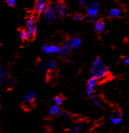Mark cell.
<instances>
[{"label":"cell","mask_w":129,"mask_h":133,"mask_svg":"<svg viewBox=\"0 0 129 133\" xmlns=\"http://www.w3.org/2000/svg\"><path fill=\"white\" fill-rule=\"evenodd\" d=\"M117 115H118V117H122V111H120V110H118V111H117Z\"/></svg>","instance_id":"cell-27"},{"label":"cell","mask_w":129,"mask_h":133,"mask_svg":"<svg viewBox=\"0 0 129 133\" xmlns=\"http://www.w3.org/2000/svg\"><path fill=\"white\" fill-rule=\"evenodd\" d=\"M95 91V89H94V87H90V86H88L87 89H86V92H87V94L88 96H91L93 94Z\"/></svg>","instance_id":"cell-25"},{"label":"cell","mask_w":129,"mask_h":133,"mask_svg":"<svg viewBox=\"0 0 129 133\" xmlns=\"http://www.w3.org/2000/svg\"><path fill=\"white\" fill-rule=\"evenodd\" d=\"M96 84V79L95 78H93L91 77L90 78L88 81V86H90V87H95Z\"/></svg>","instance_id":"cell-22"},{"label":"cell","mask_w":129,"mask_h":133,"mask_svg":"<svg viewBox=\"0 0 129 133\" xmlns=\"http://www.w3.org/2000/svg\"><path fill=\"white\" fill-rule=\"evenodd\" d=\"M82 126H83L82 124H78V125H77L75 127L72 128L71 129H69L66 133H77L81 129V128L82 127Z\"/></svg>","instance_id":"cell-17"},{"label":"cell","mask_w":129,"mask_h":133,"mask_svg":"<svg viewBox=\"0 0 129 133\" xmlns=\"http://www.w3.org/2000/svg\"><path fill=\"white\" fill-rule=\"evenodd\" d=\"M103 66V62H102V59L101 57H97L94 62H93L92 66H91L90 72L92 74H95L96 72L98 71V70L100 69L102 66Z\"/></svg>","instance_id":"cell-9"},{"label":"cell","mask_w":129,"mask_h":133,"mask_svg":"<svg viewBox=\"0 0 129 133\" xmlns=\"http://www.w3.org/2000/svg\"><path fill=\"white\" fill-rule=\"evenodd\" d=\"M42 50L46 54H54V53H58L59 51V47L55 44H51V45L42 46Z\"/></svg>","instance_id":"cell-10"},{"label":"cell","mask_w":129,"mask_h":133,"mask_svg":"<svg viewBox=\"0 0 129 133\" xmlns=\"http://www.w3.org/2000/svg\"><path fill=\"white\" fill-rule=\"evenodd\" d=\"M91 133H96V132H91Z\"/></svg>","instance_id":"cell-31"},{"label":"cell","mask_w":129,"mask_h":133,"mask_svg":"<svg viewBox=\"0 0 129 133\" xmlns=\"http://www.w3.org/2000/svg\"><path fill=\"white\" fill-rule=\"evenodd\" d=\"M108 72H109V68L106 66H103L98 71L92 76V78H95L96 80L101 79L107 77Z\"/></svg>","instance_id":"cell-7"},{"label":"cell","mask_w":129,"mask_h":133,"mask_svg":"<svg viewBox=\"0 0 129 133\" xmlns=\"http://www.w3.org/2000/svg\"><path fill=\"white\" fill-rule=\"evenodd\" d=\"M71 46L70 44V41L66 40L62 44L61 47L59 48V51L58 52V55L60 57H65L70 54L71 51Z\"/></svg>","instance_id":"cell-2"},{"label":"cell","mask_w":129,"mask_h":133,"mask_svg":"<svg viewBox=\"0 0 129 133\" xmlns=\"http://www.w3.org/2000/svg\"><path fill=\"white\" fill-rule=\"evenodd\" d=\"M53 101L55 102V104L56 105H60V104H63V98L60 96H56L55 98L53 99Z\"/></svg>","instance_id":"cell-20"},{"label":"cell","mask_w":129,"mask_h":133,"mask_svg":"<svg viewBox=\"0 0 129 133\" xmlns=\"http://www.w3.org/2000/svg\"><path fill=\"white\" fill-rule=\"evenodd\" d=\"M0 77H1V82L4 81V82L7 83L10 81V78L8 72L2 68H1V69H0Z\"/></svg>","instance_id":"cell-11"},{"label":"cell","mask_w":129,"mask_h":133,"mask_svg":"<svg viewBox=\"0 0 129 133\" xmlns=\"http://www.w3.org/2000/svg\"><path fill=\"white\" fill-rule=\"evenodd\" d=\"M110 118H111V122L115 125H118L122 122V119H121V117H113L110 115Z\"/></svg>","instance_id":"cell-19"},{"label":"cell","mask_w":129,"mask_h":133,"mask_svg":"<svg viewBox=\"0 0 129 133\" xmlns=\"http://www.w3.org/2000/svg\"><path fill=\"white\" fill-rule=\"evenodd\" d=\"M59 116L63 117H66V118H69L71 117V115L67 111H62L59 113Z\"/></svg>","instance_id":"cell-24"},{"label":"cell","mask_w":129,"mask_h":133,"mask_svg":"<svg viewBox=\"0 0 129 133\" xmlns=\"http://www.w3.org/2000/svg\"><path fill=\"white\" fill-rule=\"evenodd\" d=\"M73 20L75 21H82L84 19V16L82 15V14H80V13H75L74 14L73 16Z\"/></svg>","instance_id":"cell-21"},{"label":"cell","mask_w":129,"mask_h":133,"mask_svg":"<svg viewBox=\"0 0 129 133\" xmlns=\"http://www.w3.org/2000/svg\"><path fill=\"white\" fill-rule=\"evenodd\" d=\"M17 1L16 0H7V4L10 6H14L16 5Z\"/></svg>","instance_id":"cell-26"},{"label":"cell","mask_w":129,"mask_h":133,"mask_svg":"<svg viewBox=\"0 0 129 133\" xmlns=\"http://www.w3.org/2000/svg\"><path fill=\"white\" fill-rule=\"evenodd\" d=\"M105 28V24L103 21H97L95 23V30L97 33H101Z\"/></svg>","instance_id":"cell-13"},{"label":"cell","mask_w":129,"mask_h":133,"mask_svg":"<svg viewBox=\"0 0 129 133\" xmlns=\"http://www.w3.org/2000/svg\"><path fill=\"white\" fill-rule=\"evenodd\" d=\"M108 15H109V17H113V18H118V17L121 16L122 12L118 8H112V9L109 10Z\"/></svg>","instance_id":"cell-15"},{"label":"cell","mask_w":129,"mask_h":133,"mask_svg":"<svg viewBox=\"0 0 129 133\" xmlns=\"http://www.w3.org/2000/svg\"><path fill=\"white\" fill-rule=\"evenodd\" d=\"M70 44H71V48L73 49H78L81 46L82 44V40L79 38H74L70 41Z\"/></svg>","instance_id":"cell-14"},{"label":"cell","mask_w":129,"mask_h":133,"mask_svg":"<svg viewBox=\"0 0 129 133\" xmlns=\"http://www.w3.org/2000/svg\"><path fill=\"white\" fill-rule=\"evenodd\" d=\"M98 10H99V4L96 1H93V2H90L86 8V14L91 18H95L97 17L98 14Z\"/></svg>","instance_id":"cell-1"},{"label":"cell","mask_w":129,"mask_h":133,"mask_svg":"<svg viewBox=\"0 0 129 133\" xmlns=\"http://www.w3.org/2000/svg\"><path fill=\"white\" fill-rule=\"evenodd\" d=\"M117 133H120V132H117Z\"/></svg>","instance_id":"cell-32"},{"label":"cell","mask_w":129,"mask_h":133,"mask_svg":"<svg viewBox=\"0 0 129 133\" xmlns=\"http://www.w3.org/2000/svg\"><path fill=\"white\" fill-rule=\"evenodd\" d=\"M90 98H91V100H92V101H93V104H95V106H96V107H100L101 106L100 102H99V101L97 100V98H96V97L91 96Z\"/></svg>","instance_id":"cell-23"},{"label":"cell","mask_w":129,"mask_h":133,"mask_svg":"<svg viewBox=\"0 0 129 133\" xmlns=\"http://www.w3.org/2000/svg\"><path fill=\"white\" fill-rule=\"evenodd\" d=\"M37 28V24L34 18L33 17L29 18L27 22V31L30 37H33L35 36Z\"/></svg>","instance_id":"cell-5"},{"label":"cell","mask_w":129,"mask_h":133,"mask_svg":"<svg viewBox=\"0 0 129 133\" xmlns=\"http://www.w3.org/2000/svg\"><path fill=\"white\" fill-rule=\"evenodd\" d=\"M48 0H36V4L35 6V11L37 13H41L44 11L46 8Z\"/></svg>","instance_id":"cell-8"},{"label":"cell","mask_w":129,"mask_h":133,"mask_svg":"<svg viewBox=\"0 0 129 133\" xmlns=\"http://www.w3.org/2000/svg\"><path fill=\"white\" fill-rule=\"evenodd\" d=\"M124 63L126 64H129V58L126 59L125 60H124Z\"/></svg>","instance_id":"cell-29"},{"label":"cell","mask_w":129,"mask_h":133,"mask_svg":"<svg viewBox=\"0 0 129 133\" xmlns=\"http://www.w3.org/2000/svg\"><path fill=\"white\" fill-rule=\"evenodd\" d=\"M43 17L45 22L48 23L53 22L55 20V12L50 6H47L44 10Z\"/></svg>","instance_id":"cell-4"},{"label":"cell","mask_w":129,"mask_h":133,"mask_svg":"<svg viewBox=\"0 0 129 133\" xmlns=\"http://www.w3.org/2000/svg\"><path fill=\"white\" fill-rule=\"evenodd\" d=\"M71 64H72V63H71V62H68V65H71Z\"/></svg>","instance_id":"cell-30"},{"label":"cell","mask_w":129,"mask_h":133,"mask_svg":"<svg viewBox=\"0 0 129 133\" xmlns=\"http://www.w3.org/2000/svg\"><path fill=\"white\" fill-rule=\"evenodd\" d=\"M35 98H36V94L35 93L34 91H29L24 95V102H26V103H29V102H31V101L34 100Z\"/></svg>","instance_id":"cell-12"},{"label":"cell","mask_w":129,"mask_h":133,"mask_svg":"<svg viewBox=\"0 0 129 133\" xmlns=\"http://www.w3.org/2000/svg\"><path fill=\"white\" fill-rule=\"evenodd\" d=\"M29 37H30V36H29V33H28L27 30V31L22 30V31H21L20 32V38L22 40H27Z\"/></svg>","instance_id":"cell-18"},{"label":"cell","mask_w":129,"mask_h":133,"mask_svg":"<svg viewBox=\"0 0 129 133\" xmlns=\"http://www.w3.org/2000/svg\"><path fill=\"white\" fill-rule=\"evenodd\" d=\"M78 2H79V4H80V5H82V6H84V5H85L86 4L85 0H79Z\"/></svg>","instance_id":"cell-28"},{"label":"cell","mask_w":129,"mask_h":133,"mask_svg":"<svg viewBox=\"0 0 129 133\" xmlns=\"http://www.w3.org/2000/svg\"><path fill=\"white\" fill-rule=\"evenodd\" d=\"M56 67V62L53 58H50L47 62H39L37 64V68L41 70H54Z\"/></svg>","instance_id":"cell-3"},{"label":"cell","mask_w":129,"mask_h":133,"mask_svg":"<svg viewBox=\"0 0 129 133\" xmlns=\"http://www.w3.org/2000/svg\"><path fill=\"white\" fill-rule=\"evenodd\" d=\"M55 10L56 12L57 15L60 18L63 17L64 16H65L68 13V9L66 7L65 5L62 3V2H59L56 3L55 5Z\"/></svg>","instance_id":"cell-6"},{"label":"cell","mask_w":129,"mask_h":133,"mask_svg":"<svg viewBox=\"0 0 129 133\" xmlns=\"http://www.w3.org/2000/svg\"><path fill=\"white\" fill-rule=\"evenodd\" d=\"M49 113L52 115H56L60 113V108L58 105H54L50 108Z\"/></svg>","instance_id":"cell-16"}]
</instances>
